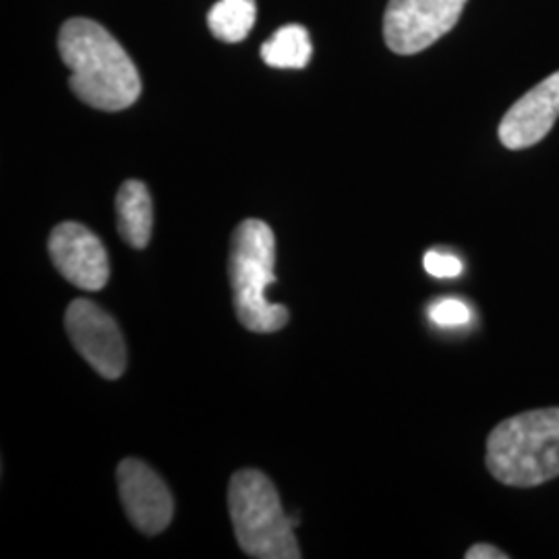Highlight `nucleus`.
Here are the masks:
<instances>
[{
  "mask_svg": "<svg viewBox=\"0 0 559 559\" xmlns=\"http://www.w3.org/2000/svg\"><path fill=\"white\" fill-rule=\"evenodd\" d=\"M60 59L71 71V92L83 104L119 112L141 96V78L135 62L119 40L100 23L75 17L59 34Z\"/></svg>",
  "mask_w": 559,
  "mask_h": 559,
  "instance_id": "obj_1",
  "label": "nucleus"
},
{
  "mask_svg": "<svg viewBox=\"0 0 559 559\" xmlns=\"http://www.w3.org/2000/svg\"><path fill=\"white\" fill-rule=\"evenodd\" d=\"M487 468L508 487H537L559 477V408L501 420L487 438Z\"/></svg>",
  "mask_w": 559,
  "mask_h": 559,
  "instance_id": "obj_2",
  "label": "nucleus"
},
{
  "mask_svg": "<svg viewBox=\"0 0 559 559\" xmlns=\"http://www.w3.org/2000/svg\"><path fill=\"white\" fill-rule=\"evenodd\" d=\"M276 237L263 221L240 222L230 240L228 278L240 325L249 332L272 334L288 323V309L265 299L276 284Z\"/></svg>",
  "mask_w": 559,
  "mask_h": 559,
  "instance_id": "obj_3",
  "label": "nucleus"
},
{
  "mask_svg": "<svg viewBox=\"0 0 559 559\" xmlns=\"http://www.w3.org/2000/svg\"><path fill=\"white\" fill-rule=\"evenodd\" d=\"M228 510L240 549L258 559H299L297 519L282 510L274 483L260 471H239L228 487Z\"/></svg>",
  "mask_w": 559,
  "mask_h": 559,
  "instance_id": "obj_4",
  "label": "nucleus"
},
{
  "mask_svg": "<svg viewBox=\"0 0 559 559\" xmlns=\"http://www.w3.org/2000/svg\"><path fill=\"white\" fill-rule=\"evenodd\" d=\"M466 0H390L383 15V38L396 55H417L443 38L456 23Z\"/></svg>",
  "mask_w": 559,
  "mask_h": 559,
  "instance_id": "obj_5",
  "label": "nucleus"
},
{
  "mask_svg": "<svg viewBox=\"0 0 559 559\" xmlns=\"http://www.w3.org/2000/svg\"><path fill=\"white\" fill-rule=\"evenodd\" d=\"M71 344L106 380H119L127 367V346L117 321L87 299L73 300L64 316Z\"/></svg>",
  "mask_w": 559,
  "mask_h": 559,
  "instance_id": "obj_6",
  "label": "nucleus"
},
{
  "mask_svg": "<svg viewBox=\"0 0 559 559\" xmlns=\"http://www.w3.org/2000/svg\"><path fill=\"white\" fill-rule=\"evenodd\" d=\"M48 253L62 278L81 290H100L110 278L106 247L83 224H59L48 239Z\"/></svg>",
  "mask_w": 559,
  "mask_h": 559,
  "instance_id": "obj_7",
  "label": "nucleus"
},
{
  "mask_svg": "<svg viewBox=\"0 0 559 559\" xmlns=\"http://www.w3.org/2000/svg\"><path fill=\"white\" fill-rule=\"evenodd\" d=\"M117 480L120 503L141 533L158 535L166 531L175 514V501L166 483L138 459L120 462Z\"/></svg>",
  "mask_w": 559,
  "mask_h": 559,
  "instance_id": "obj_8",
  "label": "nucleus"
},
{
  "mask_svg": "<svg viewBox=\"0 0 559 559\" xmlns=\"http://www.w3.org/2000/svg\"><path fill=\"white\" fill-rule=\"evenodd\" d=\"M559 119V71L526 92L500 122L498 135L508 150H526L549 135Z\"/></svg>",
  "mask_w": 559,
  "mask_h": 559,
  "instance_id": "obj_9",
  "label": "nucleus"
},
{
  "mask_svg": "<svg viewBox=\"0 0 559 559\" xmlns=\"http://www.w3.org/2000/svg\"><path fill=\"white\" fill-rule=\"evenodd\" d=\"M117 224L120 239L133 249H145L152 226L154 210L147 187L141 180H124L117 193Z\"/></svg>",
  "mask_w": 559,
  "mask_h": 559,
  "instance_id": "obj_10",
  "label": "nucleus"
},
{
  "mask_svg": "<svg viewBox=\"0 0 559 559\" xmlns=\"http://www.w3.org/2000/svg\"><path fill=\"white\" fill-rule=\"evenodd\" d=\"M313 55L309 32L302 25H284L261 46V59L274 69H305Z\"/></svg>",
  "mask_w": 559,
  "mask_h": 559,
  "instance_id": "obj_11",
  "label": "nucleus"
},
{
  "mask_svg": "<svg viewBox=\"0 0 559 559\" xmlns=\"http://www.w3.org/2000/svg\"><path fill=\"white\" fill-rule=\"evenodd\" d=\"M258 20L255 0H218L207 13L212 34L222 41L245 40Z\"/></svg>",
  "mask_w": 559,
  "mask_h": 559,
  "instance_id": "obj_12",
  "label": "nucleus"
},
{
  "mask_svg": "<svg viewBox=\"0 0 559 559\" xmlns=\"http://www.w3.org/2000/svg\"><path fill=\"white\" fill-rule=\"evenodd\" d=\"M427 316L440 328H459V325H464V323L471 321L473 311L462 300L440 299L427 309Z\"/></svg>",
  "mask_w": 559,
  "mask_h": 559,
  "instance_id": "obj_13",
  "label": "nucleus"
},
{
  "mask_svg": "<svg viewBox=\"0 0 559 559\" xmlns=\"http://www.w3.org/2000/svg\"><path fill=\"white\" fill-rule=\"evenodd\" d=\"M423 267L433 278H456V276L462 274L464 265H462V261L456 255L443 253V251H438V249H431L423 258Z\"/></svg>",
  "mask_w": 559,
  "mask_h": 559,
  "instance_id": "obj_14",
  "label": "nucleus"
},
{
  "mask_svg": "<svg viewBox=\"0 0 559 559\" xmlns=\"http://www.w3.org/2000/svg\"><path fill=\"white\" fill-rule=\"evenodd\" d=\"M508 556L500 551L498 547H491V545H473L468 551H466V559H506Z\"/></svg>",
  "mask_w": 559,
  "mask_h": 559,
  "instance_id": "obj_15",
  "label": "nucleus"
}]
</instances>
